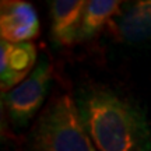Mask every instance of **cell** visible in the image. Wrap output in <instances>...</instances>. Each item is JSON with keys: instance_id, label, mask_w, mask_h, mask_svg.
Wrapping results in <instances>:
<instances>
[{"instance_id": "7", "label": "cell", "mask_w": 151, "mask_h": 151, "mask_svg": "<svg viewBox=\"0 0 151 151\" xmlns=\"http://www.w3.org/2000/svg\"><path fill=\"white\" fill-rule=\"evenodd\" d=\"M86 4L84 0H55L50 3V32L58 45L70 46L78 41Z\"/></svg>"}, {"instance_id": "1", "label": "cell", "mask_w": 151, "mask_h": 151, "mask_svg": "<svg viewBox=\"0 0 151 151\" xmlns=\"http://www.w3.org/2000/svg\"><path fill=\"white\" fill-rule=\"evenodd\" d=\"M76 104L97 151H151L146 115L127 98L108 88L87 87Z\"/></svg>"}, {"instance_id": "2", "label": "cell", "mask_w": 151, "mask_h": 151, "mask_svg": "<svg viewBox=\"0 0 151 151\" xmlns=\"http://www.w3.org/2000/svg\"><path fill=\"white\" fill-rule=\"evenodd\" d=\"M22 151H97V148L83 126L76 99L69 94H59L35 119Z\"/></svg>"}, {"instance_id": "3", "label": "cell", "mask_w": 151, "mask_h": 151, "mask_svg": "<svg viewBox=\"0 0 151 151\" xmlns=\"http://www.w3.org/2000/svg\"><path fill=\"white\" fill-rule=\"evenodd\" d=\"M53 67L43 55L38 60L35 69L21 84L3 94V104L14 127L27 126L43 106L46 101Z\"/></svg>"}, {"instance_id": "6", "label": "cell", "mask_w": 151, "mask_h": 151, "mask_svg": "<svg viewBox=\"0 0 151 151\" xmlns=\"http://www.w3.org/2000/svg\"><path fill=\"white\" fill-rule=\"evenodd\" d=\"M109 27L115 38L123 42L151 41V0H140L124 7Z\"/></svg>"}, {"instance_id": "4", "label": "cell", "mask_w": 151, "mask_h": 151, "mask_svg": "<svg viewBox=\"0 0 151 151\" xmlns=\"http://www.w3.org/2000/svg\"><path fill=\"white\" fill-rule=\"evenodd\" d=\"M41 24L37 10L24 0H3L0 6L1 41L13 43L31 42L39 35Z\"/></svg>"}, {"instance_id": "8", "label": "cell", "mask_w": 151, "mask_h": 151, "mask_svg": "<svg viewBox=\"0 0 151 151\" xmlns=\"http://www.w3.org/2000/svg\"><path fill=\"white\" fill-rule=\"evenodd\" d=\"M122 3L116 0H90L87 1L81 27L78 32V42L90 41L102 31L106 25L119 16Z\"/></svg>"}, {"instance_id": "5", "label": "cell", "mask_w": 151, "mask_h": 151, "mask_svg": "<svg viewBox=\"0 0 151 151\" xmlns=\"http://www.w3.org/2000/svg\"><path fill=\"white\" fill-rule=\"evenodd\" d=\"M37 46L32 42H0V84L9 92L21 84L37 66Z\"/></svg>"}]
</instances>
